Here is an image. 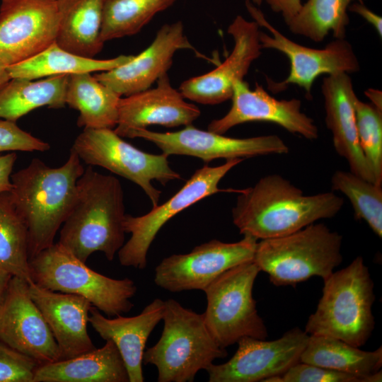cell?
Instances as JSON below:
<instances>
[{"label":"cell","mask_w":382,"mask_h":382,"mask_svg":"<svg viewBox=\"0 0 382 382\" xmlns=\"http://www.w3.org/2000/svg\"><path fill=\"white\" fill-rule=\"evenodd\" d=\"M232 209L240 233L257 240L289 235L323 219L335 216L344 199L333 192L305 195L278 174L260 178L253 187L241 190Z\"/></svg>","instance_id":"1"},{"label":"cell","mask_w":382,"mask_h":382,"mask_svg":"<svg viewBox=\"0 0 382 382\" xmlns=\"http://www.w3.org/2000/svg\"><path fill=\"white\" fill-rule=\"evenodd\" d=\"M125 210L119 180L89 166L77 181L75 198L58 243L83 262L97 251L112 261L125 244Z\"/></svg>","instance_id":"2"},{"label":"cell","mask_w":382,"mask_h":382,"mask_svg":"<svg viewBox=\"0 0 382 382\" xmlns=\"http://www.w3.org/2000/svg\"><path fill=\"white\" fill-rule=\"evenodd\" d=\"M83 171L81 160L71 149L62 166L51 168L35 158L27 167L11 174V196L28 231L29 260L54 243Z\"/></svg>","instance_id":"3"},{"label":"cell","mask_w":382,"mask_h":382,"mask_svg":"<svg viewBox=\"0 0 382 382\" xmlns=\"http://www.w3.org/2000/svg\"><path fill=\"white\" fill-rule=\"evenodd\" d=\"M322 296L305 326L309 335H323L359 347L374 329V284L364 259L358 256L346 267L323 279Z\"/></svg>","instance_id":"4"},{"label":"cell","mask_w":382,"mask_h":382,"mask_svg":"<svg viewBox=\"0 0 382 382\" xmlns=\"http://www.w3.org/2000/svg\"><path fill=\"white\" fill-rule=\"evenodd\" d=\"M163 329L158 341L146 349L143 363L157 369L158 382H192L197 372L227 357L199 314L173 299L164 301Z\"/></svg>","instance_id":"5"},{"label":"cell","mask_w":382,"mask_h":382,"mask_svg":"<svg viewBox=\"0 0 382 382\" xmlns=\"http://www.w3.org/2000/svg\"><path fill=\"white\" fill-rule=\"evenodd\" d=\"M342 236L323 223L257 242L253 261L276 286H294L317 276L325 279L342 262Z\"/></svg>","instance_id":"6"},{"label":"cell","mask_w":382,"mask_h":382,"mask_svg":"<svg viewBox=\"0 0 382 382\" xmlns=\"http://www.w3.org/2000/svg\"><path fill=\"white\" fill-rule=\"evenodd\" d=\"M32 282L54 291L81 296L108 317L127 313L137 287L129 278L116 279L91 268L58 242L30 260Z\"/></svg>","instance_id":"7"},{"label":"cell","mask_w":382,"mask_h":382,"mask_svg":"<svg viewBox=\"0 0 382 382\" xmlns=\"http://www.w3.org/2000/svg\"><path fill=\"white\" fill-rule=\"evenodd\" d=\"M260 272L253 260L248 261L226 270L204 290V323L221 347L226 349L244 337H267V327L253 296Z\"/></svg>","instance_id":"8"},{"label":"cell","mask_w":382,"mask_h":382,"mask_svg":"<svg viewBox=\"0 0 382 382\" xmlns=\"http://www.w3.org/2000/svg\"><path fill=\"white\" fill-rule=\"evenodd\" d=\"M71 149L86 164L103 167L137 184L152 207L158 204L161 195L153 180L165 185L182 178L170 166L167 155L144 152L123 140L113 129H83Z\"/></svg>","instance_id":"9"},{"label":"cell","mask_w":382,"mask_h":382,"mask_svg":"<svg viewBox=\"0 0 382 382\" xmlns=\"http://www.w3.org/2000/svg\"><path fill=\"white\" fill-rule=\"evenodd\" d=\"M243 161L233 158L218 166L204 165L196 170L183 186L162 204L152 207L150 212L141 216L125 214L124 228L125 233H131V237L117 253L120 265L144 269L149 249L166 222L209 196L221 192H239L241 190H224L218 185L226 173Z\"/></svg>","instance_id":"10"},{"label":"cell","mask_w":382,"mask_h":382,"mask_svg":"<svg viewBox=\"0 0 382 382\" xmlns=\"http://www.w3.org/2000/svg\"><path fill=\"white\" fill-rule=\"evenodd\" d=\"M247 10L260 27L266 28L270 35L260 31L262 49H273L284 54L290 62V70L282 81L267 79L270 91L278 93L289 85L303 88L311 98L313 84L322 74H351L359 70V62L351 44L345 39H335L323 49L303 46L282 34L265 18L263 13L250 1L245 2Z\"/></svg>","instance_id":"11"},{"label":"cell","mask_w":382,"mask_h":382,"mask_svg":"<svg viewBox=\"0 0 382 382\" xmlns=\"http://www.w3.org/2000/svg\"><path fill=\"white\" fill-rule=\"evenodd\" d=\"M257 240L249 235L235 243L212 240L185 254L163 258L155 268L154 283L170 292L204 291L226 270L253 260Z\"/></svg>","instance_id":"12"},{"label":"cell","mask_w":382,"mask_h":382,"mask_svg":"<svg viewBox=\"0 0 382 382\" xmlns=\"http://www.w3.org/2000/svg\"><path fill=\"white\" fill-rule=\"evenodd\" d=\"M128 138H141L151 141L167 155L196 157L205 163L217 158L226 160L246 158L270 154H284L289 151L286 143L277 135H263L249 138H233L201 130L192 125L167 132L145 129L129 131Z\"/></svg>","instance_id":"13"},{"label":"cell","mask_w":382,"mask_h":382,"mask_svg":"<svg viewBox=\"0 0 382 382\" xmlns=\"http://www.w3.org/2000/svg\"><path fill=\"white\" fill-rule=\"evenodd\" d=\"M308 338L309 335L298 328L271 341L244 337L238 341V349L228 361L213 363L206 369L208 381L257 382L282 376L300 361Z\"/></svg>","instance_id":"14"},{"label":"cell","mask_w":382,"mask_h":382,"mask_svg":"<svg viewBox=\"0 0 382 382\" xmlns=\"http://www.w3.org/2000/svg\"><path fill=\"white\" fill-rule=\"evenodd\" d=\"M0 63L7 67L41 52L55 42L57 0H1Z\"/></svg>","instance_id":"15"},{"label":"cell","mask_w":382,"mask_h":382,"mask_svg":"<svg viewBox=\"0 0 382 382\" xmlns=\"http://www.w3.org/2000/svg\"><path fill=\"white\" fill-rule=\"evenodd\" d=\"M0 341L40 365L60 360L57 342L33 301L29 283L12 276L0 306Z\"/></svg>","instance_id":"16"},{"label":"cell","mask_w":382,"mask_h":382,"mask_svg":"<svg viewBox=\"0 0 382 382\" xmlns=\"http://www.w3.org/2000/svg\"><path fill=\"white\" fill-rule=\"evenodd\" d=\"M259 25L237 16L227 32L234 41L232 52L215 69L183 81L179 91L185 98L204 105L231 99L233 85L243 80L252 63L261 55Z\"/></svg>","instance_id":"17"},{"label":"cell","mask_w":382,"mask_h":382,"mask_svg":"<svg viewBox=\"0 0 382 382\" xmlns=\"http://www.w3.org/2000/svg\"><path fill=\"white\" fill-rule=\"evenodd\" d=\"M231 107L222 117L212 120L207 130L224 134L232 127L250 122H268L278 125L288 132L314 140L318 129L314 120L301 111V101L297 98L278 100L256 83L252 90L244 81L233 85Z\"/></svg>","instance_id":"18"},{"label":"cell","mask_w":382,"mask_h":382,"mask_svg":"<svg viewBox=\"0 0 382 382\" xmlns=\"http://www.w3.org/2000/svg\"><path fill=\"white\" fill-rule=\"evenodd\" d=\"M181 50L195 51L178 21L162 25L151 45L128 62L94 76L120 96H128L150 88L168 74L175 54Z\"/></svg>","instance_id":"19"},{"label":"cell","mask_w":382,"mask_h":382,"mask_svg":"<svg viewBox=\"0 0 382 382\" xmlns=\"http://www.w3.org/2000/svg\"><path fill=\"white\" fill-rule=\"evenodd\" d=\"M174 88L168 74L162 76L154 88L120 98L115 132L122 137L131 130L158 125L166 127L187 126L197 120L201 111L187 102Z\"/></svg>","instance_id":"20"},{"label":"cell","mask_w":382,"mask_h":382,"mask_svg":"<svg viewBox=\"0 0 382 382\" xmlns=\"http://www.w3.org/2000/svg\"><path fill=\"white\" fill-rule=\"evenodd\" d=\"M325 124L336 152L347 161L350 171L375 183L372 169L359 145L354 102L357 97L349 75L340 73L323 78L321 86Z\"/></svg>","instance_id":"21"},{"label":"cell","mask_w":382,"mask_h":382,"mask_svg":"<svg viewBox=\"0 0 382 382\" xmlns=\"http://www.w3.org/2000/svg\"><path fill=\"white\" fill-rule=\"evenodd\" d=\"M29 290L57 343L60 360L96 348L87 331L89 311L93 306L87 299L46 289L33 282L29 283Z\"/></svg>","instance_id":"22"},{"label":"cell","mask_w":382,"mask_h":382,"mask_svg":"<svg viewBox=\"0 0 382 382\" xmlns=\"http://www.w3.org/2000/svg\"><path fill=\"white\" fill-rule=\"evenodd\" d=\"M164 301L155 299L132 317L120 316L105 317L92 306L88 323L105 340H112L124 360L129 382H143L142 364L147 340L158 323L162 320Z\"/></svg>","instance_id":"23"},{"label":"cell","mask_w":382,"mask_h":382,"mask_svg":"<svg viewBox=\"0 0 382 382\" xmlns=\"http://www.w3.org/2000/svg\"><path fill=\"white\" fill-rule=\"evenodd\" d=\"M101 348L40 365L34 382H129L124 360L112 340Z\"/></svg>","instance_id":"24"},{"label":"cell","mask_w":382,"mask_h":382,"mask_svg":"<svg viewBox=\"0 0 382 382\" xmlns=\"http://www.w3.org/2000/svg\"><path fill=\"white\" fill-rule=\"evenodd\" d=\"M105 0H57L59 23L55 40L61 48L88 58L103 49L101 39Z\"/></svg>","instance_id":"25"},{"label":"cell","mask_w":382,"mask_h":382,"mask_svg":"<svg viewBox=\"0 0 382 382\" xmlns=\"http://www.w3.org/2000/svg\"><path fill=\"white\" fill-rule=\"evenodd\" d=\"M121 96L91 73L69 75L66 105L79 112V127L91 129L116 127Z\"/></svg>","instance_id":"26"},{"label":"cell","mask_w":382,"mask_h":382,"mask_svg":"<svg viewBox=\"0 0 382 382\" xmlns=\"http://www.w3.org/2000/svg\"><path fill=\"white\" fill-rule=\"evenodd\" d=\"M68 79V74L34 80L11 79L0 88V117L16 122L40 107H64Z\"/></svg>","instance_id":"27"},{"label":"cell","mask_w":382,"mask_h":382,"mask_svg":"<svg viewBox=\"0 0 382 382\" xmlns=\"http://www.w3.org/2000/svg\"><path fill=\"white\" fill-rule=\"evenodd\" d=\"M133 57L122 54L108 59H96L66 51L54 42L33 57L6 69L11 79L34 80L60 74L106 71L125 64Z\"/></svg>","instance_id":"28"},{"label":"cell","mask_w":382,"mask_h":382,"mask_svg":"<svg viewBox=\"0 0 382 382\" xmlns=\"http://www.w3.org/2000/svg\"><path fill=\"white\" fill-rule=\"evenodd\" d=\"M381 348L364 351L335 337L309 335L300 361L352 374L370 376L381 370Z\"/></svg>","instance_id":"29"},{"label":"cell","mask_w":382,"mask_h":382,"mask_svg":"<svg viewBox=\"0 0 382 382\" xmlns=\"http://www.w3.org/2000/svg\"><path fill=\"white\" fill-rule=\"evenodd\" d=\"M28 231L11 191L0 193V269L32 282Z\"/></svg>","instance_id":"30"},{"label":"cell","mask_w":382,"mask_h":382,"mask_svg":"<svg viewBox=\"0 0 382 382\" xmlns=\"http://www.w3.org/2000/svg\"><path fill=\"white\" fill-rule=\"evenodd\" d=\"M365 0H308L286 23L290 31L314 42L323 41L332 32L335 39H345L349 23L347 10L353 1Z\"/></svg>","instance_id":"31"},{"label":"cell","mask_w":382,"mask_h":382,"mask_svg":"<svg viewBox=\"0 0 382 382\" xmlns=\"http://www.w3.org/2000/svg\"><path fill=\"white\" fill-rule=\"evenodd\" d=\"M177 0H105L101 39L106 41L139 33L158 13Z\"/></svg>","instance_id":"32"},{"label":"cell","mask_w":382,"mask_h":382,"mask_svg":"<svg viewBox=\"0 0 382 382\" xmlns=\"http://www.w3.org/2000/svg\"><path fill=\"white\" fill-rule=\"evenodd\" d=\"M332 188L349 200L358 220H364L382 237V187L351 171L337 170L331 178Z\"/></svg>","instance_id":"33"},{"label":"cell","mask_w":382,"mask_h":382,"mask_svg":"<svg viewBox=\"0 0 382 382\" xmlns=\"http://www.w3.org/2000/svg\"><path fill=\"white\" fill-rule=\"evenodd\" d=\"M357 134L377 185H382V110L360 100L354 102Z\"/></svg>","instance_id":"34"},{"label":"cell","mask_w":382,"mask_h":382,"mask_svg":"<svg viewBox=\"0 0 382 382\" xmlns=\"http://www.w3.org/2000/svg\"><path fill=\"white\" fill-rule=\"evenodd\" d=\"M381 370L359 376L299 361L282 376L271 377L267 382H381Z\"/></svg>","instance_id":"35"},{"label":"cell","mask_w":382,"mask_h":382,"mask_svg":"<svg viewBox=\"0 0 382 382\" xmlns=\"http://www.w3.org/2000/svg\"><path fill=\"white\" fill-rule=\"evenodd\" d=\"M40 364L0 341V382H34Z\"/></svg>","instance_id":"36"},{"label":"cell","mask_w":382,"mask_h":382,"mask_svg":"<svg viewBox=\"0 0 382 382\" xmlns=\"http://www.w3.org/2000/svg\"><path fill=\"white\" fill-rule=\"evenodd\" d=\"M48 143L21 129L16 122L0 120V152L40 151L49 150Z\"/></svg>","instance_id":"37"},{"label":"cell","mask_w":382,"mask_h":382,"mask_svg":"<svg viewBox=\"0 0 382 382\" xmlns=\"http://www.w3.org/2000/svg\"><path fill=\"white\" fill-rule=\"evenodd\" d=\"M16 158L15 152L0 156V193L11 191L13 188L11 176Z\"/></svg>","instance_id":"38"},{"label":"cell","mask_w":382,"mask_h":382,"mask_svg":"<svg viewBox=\"0 0 382 382\" xmlns=\"http://www.w3.org/2000/svg\"><path fill=\"white\" fill-rule=\"evenodd\" d=\"M263 1H265L273 11L281 13L286 23L297 14L303 4L301 0Z\"/></svg>","instance_id":"39"},{"label":"cell","mask_w":382,"mask_h":382,"mask_svg":"<svg viewBox=\"0 0 382 382\" xmlns=\"http://www.w3.org/2000/svg\"><path fill=\"white\" fill-rule=\"evenodd\" d=\"M348 10L359 15L363 18H364L368 23H369L372 26L374 27L378 35L380 36V37H381L382 18L380 16L374 13L364 4L359 2L349 5Z\"/></svg>","instance_id":"40"},{"label":"cell","mask_w":382,"mask_h":382,"mask_svg":"<svg viewBox=\"0 0 382 382\" xmlns=\"http://www.w3.org/2000/svg\"><path fill=\"white\" fill-rule=\"evenodd\" d=\"M12 275L0 269V306L2 303Z\"/></svg>","instance_id":"41"},{"label":"cell","mask_w":382,"mask_h":382,"mask_svg":"<svg viewBox=\"0 0 382 382\" xmlns=\"http://www.w3.org/2000/svg\"><path fill=\"white\" fill-rule=\"evenodd\" d=\"M365 95L371 100V104L377 108L382 110V94L381 91L376 89L369 88L366 91Z\"/></svg>","instance_id":"42"},{"label":"cell","mask_w":382,"mask_h":382,"mask_svg":"<svg viewBox=\"0 0 382 382\" xmlns=\"http://www.w3.org/2000/svg\"><path fill=\"white\" fill-rule=\"evenodd\" d=\"M11 79L6 67L0 63V88Z\"/></svg>","instance_id":"43"},{"label":"cell","mask_w":382,"mask_h":382,"mask_svg":"<svg viewBox=\"0 0 382 382\" xmlns=\"http://www.w3.org/2000/svg\"><path fill=\"white\" fill-rule=\"evenodd\" d=\"M262 1H263V0H251V2L254 5L257 6H260L262 4Z\"/></svg>","instance_id":"44"}]
</instances>
